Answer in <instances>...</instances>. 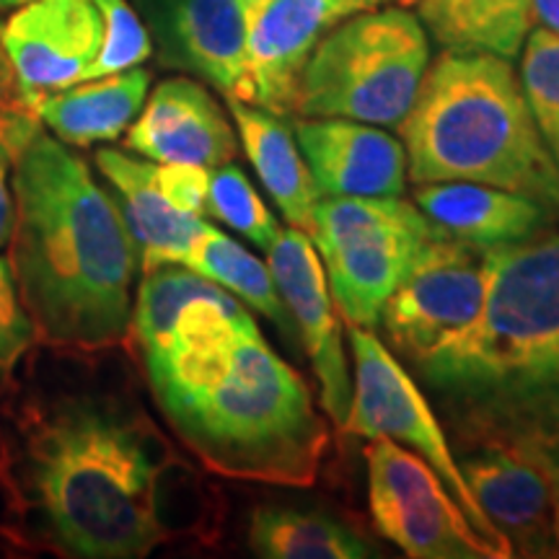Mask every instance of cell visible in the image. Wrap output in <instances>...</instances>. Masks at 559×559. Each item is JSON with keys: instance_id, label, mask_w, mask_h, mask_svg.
Here are the masks:
<instances>
[{"instance_id": "1", "label": "cell", "mask_w": 559, "mask_h": 559, "mask_svg": "<svg viewBox=\"0 0 559 559\" xmlns=\"http://www.w3.org/2000/svg\"><path fill=\"white\" fill-rule=\"evenodd\" d=\"M0 536L68 559H140L207 536L213 502L135 400L37 345L0 407Z\"/></svg>"}, {"instance_id": "2", "label": "cell", "mask_w": 559, "mask_h": 559, "mask_svg": "<svg viewBox=\"0 0 559 559\" xmlns=\"http://www.w3.org/2000/svg\"><path fill=\"white\" fill-rule=\"evenodd\" d=\"M130 342L160 415L205 469L264 485L317 481L330 428L241 300L185 264L148 270Z\"/></svg>"}, {"instance_id": "3", "label": "cell", "mask_w": 559, "mask_h": 559, "mask_svg": "<svg viewBox=\"0 0 559 559\" xmlns=\"http://www.w3.org/2000/svg\"><path fill=\"white\" fill-rule=\"evenodd\" d=\"M412 368L464 449L519 453L559 489L557 223L487 249L479 319Z\"/></svg>"}, {"instance_id": "4", "label": "cell", "mask_w": 559, "mask_h": 559, "mask_svg": "<svg viewBox=\"0 0 559 559\" xmlns=\"http://www.w3.org/2000/svg\"><path fill=\"white\" fill-rule=\"evenodd\" d=\"M9 262L39 345L111 353L130 340L138 243L117 200L70 145L39 128L11 174Z\"/></svg>"}, {"instance_id": "5", "label": "cell", "mask_w": 559, "mask_h": 559, "mask_svg": "<svg viewBox=\"0 0 559 559\" xmlns=\"http://www.w3.org/2000/svg\"><path fill=\"white\" fill-rule=\"evenodd\" d=\"M415 185L474 181L523 194L559 221V169L536 130L513 60L443 50L400 122Z\"/></svg>"}, {"instance_id": "6", "label": "cell", "mask_w": 559, "mask_h": 559, "mask_svg": "<svg viewBox=\"0 0 559 559\" xmlns=\"http://www.w3.org/2000/svg\"><path fill=\"white\" fill-rule=\"evenodd\" d=\"M430 66L423 21L402 5L342 19L313 47L298 81L296 115L400 128Z\"/></svg>"}, {"instance_id": "7", "label": "cell", "mask_w": 559, "mask_h": 559, "mask_svg": "<svg viewBox=\"0 0 559 559\" xmlns=\"http://www.w3.org/2000/svg\"><path fill=\"white\" fill-rule=\"evenodd\" d=\"M438 226L402 198H321L311 241L340 317L370 330Z\"/></svg>"}, {"instance_id": "8", "label": "cell", "mask_w": 559, "mask_h": 559, "mask_svg": "<svg viewBox=\"0 0 559 559\" xmlns=\"http://www.w3.org/2000/svg\"><path fill=\"white\" fill-rule=\"evenodd\" d=\"M349 347L355 360L353 402L342 432L355 438H389L425 461L445 489L453 495L472 526L485 536L498 559L513 557V549L474 500L453 456L443 425L430 407L428 396L412 379L404 362L396 360L389 345L362 326H349Z\"/></svg>"}, {"instance_id": "9", "label": "cell", "mask_w": 559, "mask_h": 559, "mask_svg": "<svg viewBox=\"0 0 559 559\" xmlns=\"http://www.w3.org/2000/svg\"><path fill=\"white\" fill-rule=\"evenodd\" d=\"M487 296V249L436 230L376 324L409 366L428 358L479 319Z\"/></svg>"}, {"instance_id": "10", "label": "cell", "mask_w": 559, "mask_h": 559, "mask_svg": "<svg viewBox=\"0 0 559 559\" xmlns=\"http://www.w3.org/2000/svg\"><path fill=\"white\" fill-rule=\"evenodd\" d=\"M368 506L383 539L412 559H498L438 474L389 438L366 445Z\"/></svg>"}, {"instance_id": "11", "label": "cell", "mask_w": 559, "mask_h": 559, "mask_svg": "<svg viewBox=\"0 0 559 559\" xmlns=\"http://www.w3.org/2000/svg\"><path fill=\"white\" fill-rule=\"evenodd\" d=\"M104 47V13L96 0H32L0 29L19 104L88 81Z\"/></svg>"}, {"instance_id": "12", "label": "cell", "mask_w": 559, "mask_h": 559, "mask_svg": "<svg viewBox=\"0 0 559 559\" xmlns=\"http://www.w3.org/2000/svg\"><path fill=\"white\" fill-rule=\"evenodd\" d=\"M386 3L389 0H249V104L277 117L296 115L300 73L319 39L342 19Z\"/></svg>"}, {"instance_id": "13", "label": "cell", "mask_w": 559, "mask_h": 559, "mask_svg": "<svg viewBox=\"0 0 559 559\" xmlns=\"http://www.w3.org/2000/svg\"><path fill=\"white\" fill-rule=\"evenodd\" d=\"M267 267L288 309L296 334L311 358L319 381V400L334 425H345L353 402L342 321L337 317L324 264L311 236L300 228H283L267 251Z\"/></svg>"}, {"instance_id": "14", "label": "cell", "mask_w": 559, "mask_h": 559, "mask_svg": "<svg viewBox=\"0 0 559 559\" xmlns=\"http://www.w3.org/2000/svg\"><path fill=\"white\" fill-rule=\"evenodd\" d=\"M247 13L249 0H153L160 62L249 104Z\"/></svg>"}, {"instance_id": "15", "label": "cell", "mask_w": 559, "mask_h": 559, "mask_svg": "<svg viewBox=\"0 0 559 559\" xmlns=\"http://www.w3.org/2000/svg\"><path fill=\"white\" fill-rule=\"evenodd\" d=\"M466 487L506 536L513 557H559L551 526L557 485L544 469L500 445H472L459 459Z\"/></svg>"}, {"instance_id": "16", "label": "cell", "mask_w": 559, "mask_h": 559, "mask_svg": "<svg viewBox=\"0 0 559 559\" xmlns=\"http://www.w3.org/2000/svg\"><path fill=\"white\" fill-rule=\"evenodd\" d=\"M124 148L156 164H230L239 135L226 109L200 81L187 75L160 81L124 135Z\"/></svg>"}, {"instance_id": "17", "label": "cell", "mask_w": 559, "mask_h": 559, "mask_svg": "<svg viewBox=\"0 0 559 559\" xmlns=\"http://www.w3.org/2000/svg\"><path fill=\"white\" fill-rule=\"evenodd\" d=\"M296 140L321 198H402L407 190L402 140L379 124L306 117Z\"/></svg>"}, {"instance_id": "18", "label": "cell", "mask_w": 559, "mask_h": 559, "mask_svg": "<svg viewBox=\"0 0 559 559\" xmlns=\"http://www.w3.org/2000/svg\"><path fill=\"white\" fill-rule=\"evenodd\" d=\"M96 169L109 181L111 198L120 205L124 223L138 243L140 270L181 264L192 243L207 228L200 215L185 213L164 198L156 185V160L128 156L117 148H99Z\"/></svg>"}, {"instance_id": "19", "label": "cell", "mask_w": 559, "mask_h": 559, "mask_svg": "<svg viewBox=\"0 0 559 559\" xmlns=\"http://www.w3.org/2000/svg\"><path fill=\"white\" fill-rule=\"evenodd\" d=\"M415 205L440 230L479 249L523 241L557 223L539 202L474 181L417 185Z\"/></svg>"}, {"instance_id": "20", "label": "cell", "mask_w": 559, "mask_h": 559, "mask_svg": "<svg viewBox=\"0 0 559 559\" xmlns=\"http://www.w3.org/2000/svg\"><path fill=\"white\" fill-rule=\"evenodd\" d=\"M148 94L151 73L138 66L39 96L29 111L70 148H88L128 132Z\"/></svg>"}, {"instance_id": "21", "label": "cell", "mask_w": 559, "mask_h": 559, "mask_svg": "<svg viewBox=\"0 0 559 559\" xmlns=\"http://www.w3.org/2000/svg\"><path fill=\"white\" fill-rule=\"evenodd\" d=\"M226 102L241 148L254 166L264 190L293 228L311 236L313 210L321 194L298 148V140L293 138V130L283 122V117L267 109L239 99Z\"/></svg>"}, {"instance_id": "22", "label": "cell", "mask_w": 559, "mask_h": 559, "mask_svg": "<svg viewBox=\"0 0 559 559\" xmlns=\"http://www.w3.org/2000/svg\"><path fill=\"white\" fill-rule=\"evenodd\" d=\"M417 19L449 52L515 60L534 29V0H419Z\"/></svg>"}, {"instance_id": "23", "label": "cell", "mask_w": 559, "mask_h": 559, "mask_svg": "<svg viewBox=\"0 0 559 559\" xmlns=\"http://www.w3.org/2000/svg\"><path fill=\"white\" fill-rule=\"evenodd\" d=\"M249 544L264 559H366L376 551L324 510L262 506L251 513Z\"/></svg>"}, {"instance_id": "24", "label": "cell", "mask_w": 559, "mask_h": 559, "mask_svg": "<svg viewBox=\"0 0 559 559\" xmlns=\"http://www.w3.org/2000/svg\"><path fill=\"white\" fill-rule=\"evenodd\" d=\"M181 264L207 277L210 283L221 285L243 306L275 321L285 334H296V324H293L290 313L285 309L283 298H280L267 264L257 260L251 251L243 249L239 241H234L223 230L207 223V228L198 236V241L192 243L190 254Z\"/></svg>"}, {"instance_id": "25", "label": "cell", "mask_w": 559, "mask_h": 559, "mask_svg": "<svg viewBox=\"0 0 559 559\" xmlns=\"http://www.w3.org/2000/svg\"><path fill=\"white\" fill-rule=\"evenodd\" d=\"M207 215L226 223L230 230L243 236V239L262 249L264 254L272 243L280 239L283 228L270 207L264 205L260 192L251 187L236 164H223L210 169V190H207Z\"/></svg>"}, {"instance_id": "26", "label": "cell", "mask_w": 559, "mask_h": 559, "mask_svg": "<svg viewBox=\"0 0 559 559\" xmlns=\"http://www.w3.org/2000/svg\"><path fill=\"white\" fill-rule=\"evenodd\" d=\"M521 86L536 130L559 169V34L531 29L521 50Z\"/></svg>"}, {"instance_id": "27", "label": "cell", "mask_w": 559, "mask_h": 559, "mask_svg": "<svg viewBox=\"0 0 559 559\" xmlns=\"http://www.w3.org/2000/svg\"><path fill=\"white\" fill-rule=\"evenodd\" d=\"M37 345V330L19 298L9 257H0V407L16 391L21 366Z\"/></svg>"}, {"instance_id": "28", "label": "cell", "mask_w": 559, "mask_h": 559, "mask_svg": "<svg viewBox=\"0 0 559 559\" xmlns=\"http://www.w3.org/2000/svg\"><path fill=\"white\" fill-rule=\"evenodd\" d=\"M96 3L104 13V47L91 70V79L143 66L153 55V41L135 9L128 0H96Z\"/></svg>"}, {"instance_id": "29", "label": "cell", "mask_w": 559, "mask_h": 559, "mask_svg": "<svg viewBox=\"0 0 559 559\" xmlns=\"http://www.w3.org/2000/svg\"><path fill=\"white\" fill-rule=\"evenodd\" d=\"M34 111L24 107H0V251L9 249L13 221H16V205H13V160L26 138L39 128Z\"/></svg>"}, {"instance_id": "30", "label": "cell", "mask_w": 559, "mask_h": 559, "mask_svg": "<svg viewBox=\"0 0 559 559\" xmlns=\"http://www.w3.org/2000/svg\"><path fill=\"white\" fill-rule=\"evenodd\" d=\"M156 185L174 207L207 218L210 169L200 164H156Z\"/></svg>"}, {"instance_id": "31", "label": "cell", "mask_w": 559, "mask_h": 559, "mask_svg": "<svg viewBox=\"0 0 559 559\" xmlns=\"http://www.w3.org/2000/svg\"><path fill=\"white\" fill-rule=\"evenodd\" d=\"M534 19L544 29L559 34V0H534Z\"/></svg>"}, {"instance_id": "32", "label": "cell", "mask_w": 559, "mask_h": 559, "mask_svg": "<svg viewBox=\"0 0 559 559\" xmlns=\"http://www.w3.org/2000/svg\"><path fill=\"white\" fill-rule=\"evenodd\" d=\"M26 3H32V0H0V11H16Z\"/></svg>"}, {"instance_id": "33", "label": "cell", "mask_w": 559, "mask_h": 559, "mask_svg": "<svg viewBox=\"0 0 559 559\" xmlns=\"http://www.w3.org/2000/svg\"><path fill=\"white\" fill-rule=\"evenodd\" d=\"M551 526H555V539H557V547H559V492L555 498V513H551Z\"/></svg>"}, {"instance_id": "34", "label": "cell", "mask_w": 559, "mask_h": 559, "mask_svg": "<svg viewBox=\"0 0 559 559\" xmlns=\"http://www.w3.org/2000/svg\"><path fill=\"white\" fill-rule=\"evenodd\" d=\"M394 3H400L402 9H409V5H417L419 0H394Z\"/></svg>"}, {"instance_id": "35", "label": "cell", "mask_w": 559, "mask_h": 559, "mask_svg": "<svg viewBox=\"0 0 559 559\" xmlns=\"http://www.w3.org/2000/svg\"><path fill=\"white\" fill-rule=\"evenodd\" d=\"M138 3H148V5H151V3H153V0H138Z\"/></svg>"}, {"instance_id": "36", "label": "cell", "mask_w": 559, "mask_h": 559, "mask_svg": "<svg viewBox=\"0 0 559 559\" xmlns=\"http://www.w3.org/2000/svg\"><path fill=\"white\" fill-rule=\"evenodd\" d=\"M0 508H3V506H0ZM0 542H3V536H0Z\"/></svg>"}]
</instances>
